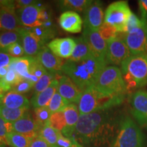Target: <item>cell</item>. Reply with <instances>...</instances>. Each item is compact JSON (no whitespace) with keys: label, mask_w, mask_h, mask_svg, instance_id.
Here are the masks:
<instances>
[{"label":"cell","mask_w":147,"mask_h":147,"mask_svg":"<svg viewBox=\"0 0 147 147\" xmlns=\"http://www.w3.org/2000/svg\"><path fill=\"white\" fill-rule=\"evenodd\" d=\"M121 117L113 108L80 115L71 138L84 147H110Z\"/></svg>","instance_id":"1"},{"label":"cell","mask_w":147,"mask_h":147,"mask_svg":"<svg viewBox=\"0 0 147 147\" xmlns=\"http://www.w3.org/2000/svg\"><path fill=\"white\" fill-rule=\"evenodd\" d=\"M106 66L105 60L92 55L78 61L67 59L64 62L61 72L83 91L95 84L101 71Z\"/></svg>","instance_id":"2"},{"label":"cell","mask_w":147,"mask_h":147,"mask_svg":"<svg viewBox=\"0 0 147 147\" xmlns=\"http://www.w3.org/2000/svg\"><path fill=\"white\" fill-rule=\"evenodd\" d=\"M125 98V95L103 93L92 85L82 91L78 107L80 115H87L118 106L123 102Z\"/></svg>","instance_id":"3"},{"label":"cell","mask_w":147,"mask_h":147,"mask_svg":"<svg viewBox=\"0 0 147 147\" xmlns=\"http://www.w3.org/2000/svg\"><path fill=\"white\" fill-rule=\"evenodd\" d=\"M121 70L127 90L132 93L147 85V54L131 55L123 61Z\"/></svg>","instance_id":"4"},{"label":"cell","mask_w":147,"mask_h":147,"mask_svg":"<svg viewBox=\"0 0 147 147\" xmlns=\"http://www.w3.org/2000/svg\"><path fill=\"white\" fill-rule=\"evenodd\" d=\"M110 147H147V137L131 117L121 115L117 134Z\"/></svg>","instance_id":"5"},{"label":"cell","mask_w":147,"mask_h":147,"mask_svg":"<svg viewBox=\"0 0 147 147\" xmlns=\"http://www.w3.org/2000/svg\"><path fill=\"white\" fill-rule=\"evenodd\" d=\"M93 85L98 91L108 95L126 96L128 93L121 69L117 66H106Z\"/></svg>","instance_id":"6"},{"label":"cell","mask_w":147,"mask_h":147,"mask_svg":"<svg viewBox=\"0 0 147 147\" xmlns=\"http://www.w3.org/2000/svg\"><path fill=\"white\" fill-rule=\"evenodd\" d=\"M131 12L127 1H115L106 8L104 23L115 27L119 33H123L127 21Z\"/></svg>","instance_id":"7"},{"label":"cell","mask_w":147,"mask_h":147,"mask_svg":"<svg viewBox=\"0 0 147 147\" xmlns=\"http://www.w3.org/2000/svg\"><path fill=\"white\" fill-rule=\"evenodd\" d=\"M132 55L147 54V22L142 19V24L128 33H119Z\"/></svg>","instance_id":"8"},{"label":"cell","mask_w":147,"mask_h":147,"mask_svg":"<svg viewBox=\"0 0 147 147\" xmlns=\"http://www.w3.org/2000/svg\"><path fill=\"white\" fill-rule=\"evenodd\" d=\"M130 113L136 123L147 131V91L138 90L131 93L128 99Z\"/></svg>","instance_id":"9"},{"label":"cell","mask_w":147,"mask_h":147,"mask_svg":"<svg viewBox=\"0 0 147 147\" xmlns=\"http://www.w3.org/2000/svg\"><path fill=\"white\" fill-rule=\"evenodd\" d=\"M131 55L129 49L119 33L115 38L107 42V50L105 58L107 65L117 67L121 65L123 62Z\"/></svg>","instance_id":"10"},{"label":"cell","mask_w":147,"mask_h":147,"mask_svg":"<svg viewBox=\"0 0 147 147\" xmlns=\"http://www.w3.org/2000/svg\"><path fill=\"white\" fill-rule=\"evenodd\" d=\"M44 8L45 6L43 5L36 1L26 8L17 9L16 13L22 25L27 28H34L44 25Z\"/></svg>","instance_id":"11"},{"label":"cell","mask_w":147,"mask_h":147,"mask_svg":"<svg viewBox=\"0 0 147 147\" xmlns=\"http://www.w3.org/2000/svg\"><path fill=\"white\" fill-rule=\"evenodd\" d=\"M0 27L5 31H17L23 27L16 12L15 1H0Z\"/></svg>","instance_id":"12"},{"label":"cell","mask_w":147,"mask_h":147,"mask_svg":"<svg viewBox=\"0 0 147 147\" xmlns=\"http://www.w3.org/2000/svg\"><path fill=\"white\" fill-rule=\"evenodd\" d=\"M82 37L89 45L92 54L97 58L105 60L107 42L103 39L98 30L84 27Z\"/></svg>","instance_id":"13"},{"label":"cell","mask_w":147,"mask_h":147,"mask_svg":"<svg viewBox=\"0 0 147 147\" xmlns=\"http://www.w3.org/2000/svg\"><path fill=\"white\" fill-rule=\"evenodd\" d=\"M84 13V27L99 30L104 21L102 3L100 1H93Z\"/></svg>","instance_id":"14"},{"label":"cell","mask_w":147,"mask_h":147,"mask_svg":"<svg viewBox=\"0 0 147 147\" xmlns=\"http://www.w3.org/2000/svg\"><path fill=\"white\" fill-rule=\"evenodd\" d=\"M57 91L69 104H78L82 91L65 75L58 78Z\"/></svg>","instance_id":"15"},{"label":"cell","mask_w":147,"mask_h":147,"mask_svg":"<svg viewBox=\"0 0 147 147\" xmlns=\"http://www.w3.org/2000/svg\"><path fill=\"white\" fill-rule=\"evenodd\" d=\"M21 37V43L27 57H36L45 45L40 38L27 27H22L17 30Z\"/></svg>","instance_id":"16"},{"label":"cell","mask_w":147,"mask_h":147,"mask_svg":"<svg viewBox=\"0 0 147 147\" xmlns=\"http://www.w3.org/2000/svg\"><path fill=\"white\" fill-rule=\"evenodd\" d=\"M12 130L16 133L33 138L38 136L41 127L37 124L33 116L27 111L21 119L12 123Z\"/></svg>","instance_id":"17"},{"label":"cell","mask_w":147,"mask_h":147,"mask_svg":"<svg viewBox=\"0 0 147 147\" xmlns=\"http://www.w3.org/2000/svg\"><path fill=\"white\" fill-rule=\"evenodd\" d=\"M36 59L49 72L55 74H57L59 72H61L64 62L61 59L56 56L48 47L45 46L42 47L37 55Z\"/></svg>","instance_id":"18"},{"label":"cell","mask_w":147,"mask_h":147,"mask_svg":"<svg viewBox=\"0 0 147 147\" xmlns=\"http://www.w3.org/2000/svg\"><path fill=\"white\" fill-rule=\"evenodd\" d=\"M47 47L58 57L69 59L76 47V41L70 38H56L49 42Z\"/></svg>","instance_id":"19"},{"label":"cell","mask_w":147,"mask_h":147,"mask_svg":"<svg viewBox=\"0 0 147 147\" xmlns=\"http://www.w3.org/2000/svg\"><path fill=\"white\" fill-rule=\"evenodd\" d=\"M59 23L65 32L71 34H78L82 30V20L76 12L66 11L61 14Z\"/></svg>","instance_id":"20"},{"label":"cell","mask_w":147,"mask_h":147,"mask_svg":"<svg viewBox=\"0 0 147 147\" xmlns=\"http://www.w3.org/2000/svg\"><path fill=\"white\" fill-rule=\"evenodd\" d=\"M66 126L61 133L64 136L71 138L80 117V112L76 104H69L63 110Z\"/></svg>","instance_id":"21"},{"label":"cell","mask_w":147,"mask_h":147,"mask_svg":"<svg viewBox=\"0 0 147 147\" xmlns=\"http://www.w3.org/2000/svg\"><path fill=\"white\" fill-rule=\"evenodd\" d=\"M35 57H22L20 58L12 57L8 67L14 69V71L24 80H28L32 73V69Z\"/></svg>","instance_id":"22"},{"label":"cell","mask_w":147,"mask_h":147,"mask_svg":"<svg viewBox=\"0 0 147 147\" xmlns=\"http://www.w3.org/2000/svg\"><path fill=\"white\" fill-rule=\"evenodd\" d=\"M0 105L9 108H29L30 102L25 95L11 90L0 98Z\"/></svg>","instance_id":"23"},{"label":"cell","mask_w":147,"mask_h":147,"mask_svg":"<svg viewBox=\"0 0 147 147\" xmlns=\"http://www.w3.org/2000/svg\"><path fill=\"white\" fill-rule=\"evenodd\" d=\"M57 88L58 80L55 78L47 89L32 97V98L31 99V104L33 107L37 108L49 106L53 96L57 91Z\"/></svg>","instance_id":"24"},{"label":"cell","mask_w":147,"mask_h":147,"mask_svg":"<svg viewBox=\"0 0 147 147\" xmlns=\"http://www.w3.org/2000/svg\"><path fill=\"white\" fill-rule=\"evenodd\" d=\"M76 41V47L73 51L71 57L69 59L71 61H78L91 57L92 54L91 49L82 37L74 39ZM94 56V55H93Z\"/></svg>","instance_id":"25"},{"label":"cell","mask_w":147,"mask_h":147,"mask_svg":"<svg viewBox=\"0 0 147 147\" xmlns=\"http://www.w3.org/2000/svg\"><path fill=\"white\" fill-rule=\"evenodd\" d=\"M92 2L91 0H63L59 1V5L63 10L84 12Z\"/></svg>","instance_id":"26"},{"label":"cell","mask_w":147,"mask_h":147,"mask_svg":"<svg viewBox=\"0 0 147 147\" xmlns=\"http://www.w3.org/2000/svg\"><path fill=\"white\" fill-rule=\"evenodd\" d=\"M18 42H21V37L18 31L0 32V51L5 52L10 45Z\"/></svg>","instance_id":"27"},{"label":"cell","mask_w":147,"mask_h":147,"mask_svg":"<svg viewBox=\"0 0 147 147\" xmlns=\"http://www.w3.org/2000/svg\"><path fill=\"white\" fill-rule=\"evenodd\" d=\"M28 108H9L0 105V117L8 122H15L21 118Z\"/></svg>","instance_id":"28"},{"label":"cell","mask_w":147,"mask_h":147,"mask_svg":"<svg viewBox=\"0 0 147 147\" xmlns=\"http://www.w3.org/2000/svg\"><path fill=\"white\" fill-rule=\"evenodd\" d=\"M7 145L11 147H29L32 138L23 134L12 131L5 137Z\"/></svg>","instance_id":"29"},{"label":"cell","mask_w":147,"mask_h":147,"mask_svg":"<svg viewBox=\"0 0 147 147\" xmlns=\"http://www.w3.org/2000/svg\"><path fill=\"white\" fill-rule=\"evenodd\" d=\"M62 133L51 127L47 125L42 127L39 132L38 136L42 138L51 147H55L59 138Z\"/></svg>","instance_id":"30"},{"label":"cell","mask_w":147,"mask_h":147,"mask_svg":"<svg viewBox=\"0 0 147 147\" xmlns=\"http://www.w3.org/2000/svg\"><path fill=\"white\" fill-rule=\"evenodd\" d=\"M51 115H52V113L49 107L45 106V107L34 108L33 117L37 124L42 128L48 125Z\"/></svg>","instance_id":"31"},{"label":"cell","mask_w":147,"mask_h":147,"mask_svg":"<svg viewBox=\"0 0 147 147\" xmlns=\"http://www.w3.org/2000/svg\"><path fill=\"white\" fill-rule=\"evenodd\" d=\"M36 35L40 40H41L42 43L44 45L47 42L54 38L55 36V30L52 28V27H47V26H40L34 27V28H29Z\"/></svg>","instance_id":"32"},{"label":"cell","mask_w":147,"mask_h":147,"mask_svg":"<svg viewBox=\"0 0 147 147\" xmlns=\"http://www.w3.org/2000/svg\"><path fill=\"white\" fill-rule=\"evenodd\" d=\"M69 104L68 102L65 100L63 97L59 94V93L57 91L56 93L53 95L49 103V107L51 113H57V112L63 111L65 108Z\"/></svg>","instance_id":"33"},{"label":"cell","mask_w":147,"mask_h":147,"mask_svg":"<svg viewBox=\"0 0 147 147\" xmlns=\"http://www.w3.org/2000/svg\"><path fill=\"white\" fill-rule=\"evenodd\" d=\"M56 75L57 74H55L49 72L47 71L41 78H39L38 81L35 84L34 95H38V93H41L42 91L47 89L50 86L53 80L55 79V77H56Z\"/></svg>","instance_id":"34"},{"label":"cell","mask_w":147,"mask_h":147,"mask_svg":"<svg viewBox=\"0 0 147 147\" xmlns=\"http://www.w3.org/2000/svg\"><path fill=\"white\" fill-rule=\"evenodd\" d=\"M48 125L61 132L66 126V121L63 111L53 113Z\"/></svg>","instance_id":"35"},{"label":"cell","mask_w":147,"mask_h":147,"mask_svg":"<svg viewBox=\"0 0 147 147\" xmlns=\"http://www.w3.org/2000/svg\"><path fill=\"white\" fill-rule=\"evenodd\" d=\"M98 32L100 34L101 36L103 38V39L106 42L115 38L119 34V32H117L115 27L105 23H103V25L99 29Z\"/></svg>","instance_id":"36"},{"label":"cell","mask_w":147,"mask_h":147,"mask_svg":"<svg viewBox=\"0 0 147 147\" xmlns=\"http://www.w3.org/2000/svg\"><path fill=\"white\" fill-rule=\"evenodd\" d=\"M1 80H2L3 82H5L6 84L10 86L12 89V87L17 85L18 83H20V82L24 80V79L23 78H21V77L14 71V69L10 68V67H8V73H7V74L5 75L3 78H1Z\"/></svg>","instance_id":"37"},{"label":"cell","mask_w":147,"mask_h":147,"mask_svg":"<svg viewBox=\"0 0 147 147\" xmlns=\"http://www.w3.org/2000/svg\"><path fill=\"white\" fill-rule=\"evenodd\" d=\"M142 24V19L140 18L135 14L131 12L130 16H129L125 26L123 33H128L134 29L138 28Z\"/></svg>","instance_id":"38"},{"label":"cell","mask_w":147,"mask_h":147,"mask_svg":"<svg viewBox=\"0 0 147 147\" xmlns=\"http://www.w3.org/2000/svg\"><path fill=\"white\" fill-rule=\"evenodd\" d=\"M5 53L10 55L12 57L20 58L25 54V51L21 42H16L13 45H10L5 51Z\"/></svg>","instance_id":"39"},{"label":"cell","mask_w":147,"mask_h":147,"mask_svg":"<svg viewBox=\"0 0 147 147\" xmlns=\"http://www.w3.org/2000/svg\"><path fill=\"white\" fill-rule=\"evenodd\" d=\"M34 86L35 84L32 83V82L27 80H24L20 82V83H18L17 85L12 87V90L17 92V93H20V94L23 95L24 93H26L30 91L33 87H34Z\"/></svg>","instance_id":"40"},{"label":"cell","mask_w":147,"mask_h":147,"mask_svg":"<svg viewBox=\"0 0 147 147\" xmlns=\"http://www.w3.org/2000/svg\"><path fill=\"white\" fill-rule=\"evenodd\" d=\"M12 131H13L12 123L6 121L0 117V137L5 138L6 136Z\"/></svg>","instance_id":"41"},{"label":"cell","mask_w":147,"mask_h":147,"mask_svg":"<svg viewBox=\"0 0 147 147\" xmlns=\"http://www.w3.org/2000/svg\"><path fill=\"white\" fill-rule=\"evenodd\" d=\"M47 69H46L36 59L34 64H33L32 73H31V74L34 75L35 76H36L37 78L39 79L41 78V77L43 76L46 72H47Z\"/></svg>","instance_id":"42"},{"label":"cell","mask_w":147,"mask_h":147,"mask_svg":"<svg viewBox=\"0 0 147 147\" xmlns=\"http://www.w3.org/2000/svg\"><path fill=\"white\" fill-rule=\"evenodd\" d=\"M76 140L74 139L65 137L61 134L59 138L55 147H70L74 144Z\"/></svg>","instance_id":"43"},{"label":"cell","mask_w":147,"mask_h":147,"mask_svg":"<svg viewBox=\"0 0 147 147\" xmlns=\"http://www.w3.org/2000/svg\"><path fill=\"white\" fill-rule=\"evenodd\" d=\"M29 147H51V146L42 138L38 136L32 139Z\"/></svg>","instance_id":"44"},{"label":"cell","mask_w":147,"mask_h":147,"mask_svg":"<svg viewBox=\"0 0 147 147\" xmlns=\"http://www.w3.org/2000/svg\"><path fill=\"white\" fill-rule=\"evenodd\" d=\"M12 57L5 52L0 51V69L8 67Z\"/></svg>","instance_id":"45"},{"label":"cell","mask_w":147,"mask_h":147,"mask_svg":"<svg viewBox=\"0 0 147 147\" xmlns=\"http://www.w3.org/2000/svg\"><path fill=\"white\" fill-rule=\"evenodd\" d=\"M138 8L141 18L147 22V0H139Z\"/></svg>","instance_id":"46"},{"label":"cell","mask_w":147,"mask_h":147,"mask_svg":"<svg viewBox=\"0 0 147 147\" xmlns=\"http://www.w3.org/2000/svg\"><path fill=\"white\" fill-rule=\"evenodd\" d=\"M36 2V1H34V0H18V1H15L16 8L17 9L26 8Z\"/></svg>","instance_id":"47"},{"label":"cell","mask_w":147,"mask_h":147,"mask_svg":"<svg viewBox=\"0 0 147 147\" xmlns=\"http://www.w3.org/2000/svg\"><path fill=\"white\" fill-rule=\"evenodd\" d=\"M8 71V67H2V68L0 69V79L3 78V77L7 74Z\"/></svg>","instance_id":"48"},{"label":"cell","mask_w":147,"mask_h":147,"mask_svg":"<svg viewBox=\"0 0 147 147\" xmlns=\"http://www.w3.org/2000/svg\"><path fill=\"white\" fill-rule=\"evenodd\" d=\"M5 93H5L4 89H3L2 84H1V81H0V98H1V97L5 94Z\"/></svg>","instance_id":"49"},{"label":"cell","mask_w":147,"mask_h":147,"mask_svg":"<svg viewBox=\"0 0 147 147\" xmlns=\"http://www.w3.org/2000/svg\"><path fill=\"white\" fill-rule=\"evenodd\" d=\"M0 144H4L6 145V141H5V138H3L0 137Z\"/></svg>","instance_id":"50"},{"label":"cell","mask_w":147,"mask_h":147,"mask_svg":"<svg viewBox=\"0 0 147 147\" xmlns=\"http://www.w3.org/2000/svg\"><path fill=\"white\" fill-rule=\"evenodd\" d=\"M70 147H84V146H82L81 144H80L78 142H77L76 141V142H74V144L72 146H70Z\"/></svg>","instance_id":"51"},{"label":"cell","mask_w":147,"mask_h":147,"mask_svg":"<svg viewBox=\"0 0 147 147\" xmlns=\"http://www.w3.org/2000/svg\"><path fill=\"white\" fill-rule=\"evenodd\" d=\"M0 13H1V7H0ZM0 29H1V27H0Z\"/></svg>","instance_id":"52"},{"label":"cell","mask_w":147,"mask_h":147,"mask_svg":"<svg viewBox=\"0 0 147 147\" xmlns=\"http://www.w3.org/2000/svg\"><path fill=\"white\" fill-rule=\"evenodd\" d=\"M0 32H1V31H0Z\"/></svg>","instance_id":"53"}]
</instances>
